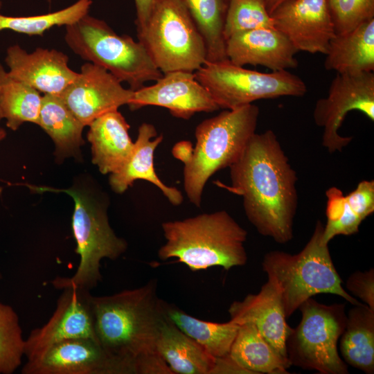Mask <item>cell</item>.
<instances>
[{
    "mask_svg": "<svg viewBox=\"0 0 374 374\" xmlns=\"http://www.w3.org/2000/svg\"><path fill=\"white\" fill-rule=\"evenodd\" d=\"M231 185L242 197L244 213L258 232L279 244L293 238L298 196L297 176L275 133H255L231 165Z\"/></svg>",
    "mask_w": 374,
    "mask_h": 374,
    "instance_id": "6da1fadb",
    "label": "cell"
},
{
    "mask_svg": "<svg viewBox=\"0 0 374 374\" xmlns=\"http://www.w3.org/2000/svg\"><path fill=\"white\" fill-rule=\"evenodd\" d=\"M96 337L128 373H172L157 351L165 318L154 282L109 296H92Z\"/></svg>",
    "mask_w": 374,
    "mask_h": 374,
    "instance_id": "7a4b0ae2",
    "label": "cell"
},
{
    "mask_svg": "<svg viewBox=\"0 0 374 374\" xmlns=\"http://www.w3.org/2000/svg\"><path fill=\"white\" fill-rule=\"evenodd\" d=\"M259 112L253 104L225 109L197 125L193 148L188 141L175 144L172 154L184 163V188L193 204L200 207L208 180L240 157L256 133Z\"/></svg>",
    "mask_w": 374,
    "mask_h": 374,
    "instance_id": "3957f363",
    "label": "cell"
},
{
    "mask_svg": "<svg viewBox=\"0 0 374 374\" xmlns=\"http://www.w3.org/2000/svg\"><path fill=\"white\" fill-rule=\"evenodd\" d=\"M166 243L158 256L177 258L192 271L222 267L226 270L247 261V232L226 211L202 213L161 225Z\"/></svg>",
    "mask_w": 374,
    "mask_h": 374,
    "instance_id": "277c9868",
    "label": "cell"
},
{
    "mask_svg": "<svg viewBox=\"0 0 374 374\" xmlns=\"http://www.w3.org/2000/svg\"><path fill=\"white\" fill-rule=\"evenodd\" d=\"M323 230L318 220L310 239L298 253L271 251L264 256L262 269L280 292L286 318L319 294H335L353 305L361 304L343 287L328 243L323 240Z\"/></svg>",
    "mask_w": 374,
    "mask_h": 374,
    "instance_id": "5b68a950",
    "label": "cell"
},
{
    "mask_svg": "<svg viewBox=\"0 0 374 374\" xmlns=\"http://www.w3.org/2000/svg\"><path fill=\"white\" fill-rule=\"evenodd\" d=\"M65 29L64 41L75 54L105 69L132 91L163 74L140 41L117 34L102 19L87 14Z\"/></svg>",
    "mask_w": 374,
    "mask_h": 374,
    "instance_id": "8992f818",
    "label": "cell"
},
{
    "mask_svg": "<svg viewBox=\"0 0 374 374\" xmlns=\"http://www.w3.org/2000/svg\"><path fill=\"white\" fill-rule=\"evenodd\" d=\"M38 192L65 193L74 201L72 231L76 242L75 253L79 265L71 277H57L53 285L59 290L73 285L91 290L101 280L100 261L115 260L127 249L126 241L118 237L112 229L105 202L76 188L57 189L51 187H32Z\"/></svg>",
    "mask_w": 374,
    "mask_h": 374,
    "instance_id": "52a82bcc",
    "label": "cell"
},
{
    "mask_svg": "<svg viewBox=\"0 0 374 374\" xmlns=\"http://www.w3.org/2000/svg\"><path fill=\"white\" fill-rule=\"evenodd\" d=\"M136 34L163 73L194 72L206 62L204 40L181 0H158Z\"/></svg>",
    "mask_w": 374,
    "mask_h": 374,
    "instance_id": "ba28073f",
    "label": "cell"
},
{
    "mask_svg": "<svg viewBox=\"0 0 374 374\" xmlns=\"http://www.w3.org/2000/svg\"><path fill=\"white\" fill-rule=\"evenodd\" d=\"M299 324L291 327L286 339L291 364L321 374H347V364L338 353V341L347 321L343 303L325 305L311 298L299 308Z\"/></svg>",
    "mask_w": 374,
    "mask_h": 374,
    "instance_id": "9c48e42d",
    "label": "cell"
},
{
    "mask_svg": "<svg viewBox=\"0 0 374 374\" xmlns=\"http://www.w3.org/2000/svg\"><path fill=\"white\" fill-rule=\"evenodd\" d=\"M220 109H235L261 99L300 97L307 87L287 70L263 73L233 64L229 60L206 62L195 72Z\"/></svg>",
    "mask_w": 374,
    "mask_h": 374,
    "instance_id": "30bf717a",
    "label": "cell"
},
{
    "mask_svg": "<svg viewBox=\"0 0 374 374\" xmlns=\"http://www.w3.org/2000/svg\"><path fill=\"white\" fill-rule=\"evenodd\" d=\"M353 110L374 121L373 72L337 73L328 95L317 101L314 121L323 129L321 143L330 153L341 152L351 142L353 137L340 135L339 130L346 114Z\"/></svg>",
    "mask_w": 374,
    "mask_h": 374,
    "instance_id": "8fae6325",
    "label": "cell"
},
{
    "mask_svg": "<svg viewBox=\"0 0 374 374\" xmlns=\"http://www.w3.org/2000/svg\"><path fill=\"white\" fill-rule=\"evenodd\" d=\"M62 290L51 317L46 324L33 330L25 339L27 360L64 341L82 338L97 341L90 291L73 285Z\"/></svg>",
    "mask_w": 374,
    "mask_h": 374,
    "instance_id": "7c38bea8",
    "label": "cell"
},
{
    "mask_svg": "<svg viewBox=\"0 0 374 374\" xmlns=\"http://www.w3.org/2000/svg\"><path fill=\"white\" fill-rule=\"evenodd\" d=\"M133 94L107 70L87 62L60 96L76 118L89 126L96 118L128 105Z\"/></svg>",
    "mask_w": 374,
    "mask_h": 374,
    "instance_id": "4fadbf2b",
    "label": "cell"
},
{
    "mask_svg": "<svg viewBox=\"0 0 374 374\" xmlns=\"http://www.w3.org/2000/svg\"><path fill=\"white\" fill-rule=\"evenodd\" d=\"M154 82L152 85L134 91L127 105L131 110L145 106H159L168 109L174 117L188 120L196 113L220 109L193 72L170 71L163 73Z\"/></svg>",
    "mask_w": 374,
    "mask_h": 374,
    "instance_id": "5bb4252c",
    "label": "cell"
},
{
    "mask_svg": "<svg viewBox=\"0 0 374 374\" xmlns=\"http://www.w3.org/2000/svg\"><path fill=\"white\" fill-rule=\"evenodd\" d=\"M22 374H127L125 367L112 357L93 339L82 338L56 344L28 359Z\"/></svg>",
    "mask_w": 374,
    "mask_h": 374,
    "instance_id": "9a60e30c",
    "label": "cell"
},
{
    "mask_svg": "<svg viewBox=\"0 0 374 374\" xmlns=\"http://www.w3.org/2000/svg\"><path fill=\"white\" fill-rule=\"evenodd\" d=\"M271 17L298 51L325 55L336 34L328 0H288Z\"/></svg>",
    "mask_w": 374,
    "mask_h": 374,
    "instance_id": "2e32d148",
    "label": "cell"
},
{
    "mask_svg": "<svg viewBox=\"0 0 374 374\" xmlns=\"http://www.w3.org/2000/svg\"><path fill=\"white\" fill-rule=\"evenodd\" d=\"M8 77L21 81L41 93L60 96L78 75L69 66L62 51L38 47L28 53L18 44L6 50Z\"/></svg>",
    "mask_w": 374,
    "mask_h": 374,
    "instance_id": "e0dca14e",
    "label": "cell"
},
{
    "mask_svg": "<svg viewBox=\"0 0 374 374\" xmlns=\"http://www.w3.org/2000/svg\"><path fill=\"white\" fill-rule=\"evenodd\" d=\"M298 51L275 28H261L236 33L226 40L228 60L234 64L260 65L272 71L298 66Z\"/></svg>",
    "mask_w": 374,
    "mask_h": 374,
    "instance_id": "ac0fdd59",
    "label": "cell"
},
{
    "mask_svg": "<svg viewBox=\"0 0 374 374\" xmlns=\"http://www.w3.org/2000/svg\"><path fill=\"white\" fill-rule=\"evenodd\" d=\"M228 312L231 320L239 325L253 323L274 350L289 361L285 343L291 327L286 322L280 292L271 282L267 280L258 293L234 301Z\"/></svg>",
    "mask_w": 374,
    "mask_h": 374,
    "instance_id": "d6986e66",
    "label": "cell"
},
{
    "mask_svg": "<svg viewBox=\"0 0 374 374\" xmlns=\"http://www.w3.org/2000/svg\"><path fill=\"white\" fill-rule=\"evenodd\" d=\"M163 139V135L158 136L152 124L143 123L139 126L134 148L129 159L120 170L110 174L109 183L115 193L121 194L136 180L143 179L160 189L171 204L179 206L183 203L184 197L181 191L163 183L155 172L154 151Z\"/></svg>",
    "mask_w": 374,
    "mask_h": 374,
    "instance_id": "ffe728a7",
    "label": "cell"
},
{
    "mask_svg": "<svg viewBox=\"0 0 374 374\" xmlns=\"http://www.w3.org/2000/svg\"><path fill=\"white\" fill-rule=\"evenodd\" d=\"M89 127L93 163L104 175L120 170L134 148L125 117L118 109L114 110L96 118Z\"/></svg>",
    "mask_w": 374,
    "mask_h": 374,
    "instance_id": "44dd1931",
    "label": "cell"
},
{
    "mask_svg": "<svg viewBox=\"0 0 374 374\" xmlns=\"http://www.w3.org/2000/svg\"><path fill=\"white\" fill-rule=\"evenodd\" d=\"M157 351L172 373L211 374L216 359L179 330L166 315L157 341Z\"/></svg>",
    "mask_w": 374,
    "mask_h": 374,
    "instance_id": "7402d4cb",
    "label": "cell"
},
{
    "mask_svg": "<svg viewBox=\"0 0 374 374\" xmlns=\"http://www.w3.org/2000/svg\"><path fill=\"white\" fill-rule=\"evenodd\" d=\"M325 69L338 73L373 72L374 70V18L354 29L335 34L330 40Z\"/></svg>",
    "mask_w": 374,
    "mask_h": 374,
    "instance_id": "603a6c76",
    "label": "cell"
},
{
    "mask_svg": "<svg viewBox=\"0 0 374 374\" xmlns=\"http://www.w3.org/2000/svg\"><path fill=\"white\" fill-rule=\"evenodd\" d=\"M38 125L51 138L57 159L78 157L84 144L85 127L67 107L61 96L44 94Z\"/></svg>",
    "mask_w": 374,
    "mask_h": 374,
    "instance_id": "cb8c5ba5",
    "label": "cell"
},
{
    "mask_svg": "<svg viewBox=\"0 0 374 374\" xmlns=\"http://www.w3.org/2000/svg\"><path fill=\"white\" fill-rule=\"evenodd\" d=\"M229 355L247 373L287 374L291 366L251 323L239 325Z\"/></svg>",
    "mask_w": 374,
    "mask_h": 374,
    "instance_id": "d4e9b609",
    "label": "cell"
},
{
    "mask_svg": "<svg viewBox=\"0 0 374 374\" xmlns=\"http://www.w3.org/2000/svg\"><path fill=\"white\" fill-rule=\"evenodd\" d=\"M344 361L367 374L374 373V310L366 304L355 305L348 312L340 337Z\"/></svg>",
    "mask_w": 374,
    "mask_h": 374,
    "instance_id": "484cf974",
    "label": "cell"
},
{
    "mask_svg": "<svg viewBox=\"0 0 374 374\" xmlns=\"http://www.w3.org/2000/svg\"><path fill=\"white\" fill-rule=\"evenodd\" d=\"M166 317L183 332L202 346L212 357L229 355L239 324L232 320L215 323L195 318L176 307L164 303Z\"/></svg>",
    "mask_w": 374,
    "mask_h": 374,
    "instance_id": "4316f807",
    "label": "cell"
},
{
    "mask_svg": "<svg viewBox=\"0 0 374 374\" xmlns=\"http://www.w3.org/2000/svg\"><path fill=\"white\" fill-rule=\"evenodd\" d=\"M230 1L181 0L204 40L206 62L228 60L224 26Z\"/></svg>",
    "mask_w": 374,
    "mask_h": 374,
    "instance_id": "83f0119b",
    "label": "cell"
},
{
    "mask_svg": "<svg viewBox=\"0 0 374 374\" xmlns=\"http://www.w3.org/2000/svg\"><path fill=\"white\" fill-rule=\"evenodd\" d=\"M42 96L35 89L7 75L0 93V114L6 126L15 131L24 123L38 125Z\"/></svg>",
    "mask_w": 374,
    "mask_h": 374,
    "instance_id": "f1b7e54d",
    "label": "cell"
},
{
    "mask_svg": "<svg viewBox=\"0 0 374 374\" xmlns=\"http://www.w3.org/2000/svg\"><path fill=\"white\" fill-rule=\"evenodd\" d=\"M92 0H78L60 10L46 14L12 17L0 13V32L5 30L33 35L43 34L55 26L71 25L89 14Z\"/></svg>",
    "mask_w": 374,
    "mask_h": 374,
    "instance_id": "f546056e",
    "label": "cell"
},
{
    "mask_svg": "<svg viewBox=\"0 0 374 374\" xmlns=\"http://www.w3.org/2000/svg\"><path fill=\"white\" fill-rule=\"evenodd\" d=\"M24 344L18 315L0 303V374H11L21 366Z\"/></svg>",
    "mask_w": 374,
    "mask_h": 374,
    "instance_id": "4dcf8cb0",
    "label": "cell"
},
{
    "mask_svg": "<svg viewBox=\"0 0 374 374\" xmlns=\"http://www.w3.org/2000/svg\"><path fill=\"white\" fill-rule=\"evenodd\" d=\"M261 28H274L263 0L230 1L224 26L225 42L236 33Z\"/></svg>",
    "mask_w": 374,
    "mask_h": 374,
    "instance_id": "1f68e13d",
    "label": "cell"
},
{
    "mask_svg": "<svg viewBox=\"0 0 374 374\" xmlns=\"http://www.w3.org/2000/svg\"><path fill=\"white\" fill-rule=\"evenodd\" d=\"M326 195L327 222L324 226L323 240L328 243L337 235L357 233L363 220L351 209L341 190L331 187Z\"/></svg>",
    "mask_w": 374,
    "mask_h": 374,
    "instance_id": "d6a6232c",
    "label": "cell"
},
{
    "mask_svg": "<svg viewBox=\"0 0 374 374\" xmlns=\"http://www.w3.org/2000/svg\"><path fill=\"white\" fill-rule=\"evenodd\" d=\"M328 3L336 34L374 18V0H328Z\"/></svg>",
    "mask_w": 374,
    "mask_h": 374,
    "instance_id": "836d02e7",
    "label": "cell"
},
{
    "mask_svg": "<svg viewBox=\"0 0 374 374\" xmlns=\"http://www.w3.org/2000/svg\"><path fill=\"white\" fill-rule=\"evenodd\" d=\"M345 198L351 209L364 220L374 211L373 180L360 181Z\"/></svg>",
    "mask_w": 374,
    "mask_h": 374,
    "instance_id": "e575fe53",
    "label": "cell"
},
{
    "mask_svg": "<svg viewBox=\"0 0 374 374\" xmlns=\"http://www.w3.org/2000/svg\"><path fill=\"white\" fill-rule=\"evenodd\" d=\"M349 292L360 299L374 310V270L355 271L350 275L346 283Z\"/></svg>",
    "mask_w": 374,
    "mask_h": 374,
    "instance_id": "d590c367",
    "label": "cell"
},
{
    "mask_svg": "<svg viewBox=\"0 0 374 374\" xmlns=\"http://www.w3.org/2000/svg\"><path fill=\"white\" fill-rule=\"evenodd\" d=\"M157 1L158 0H134L136 32L144 27Z\"/></svg>",
    "mask_w": 374,
    "mask_h": 374,
    "instance_id": "8d00e7d4",
    "label": "cell"
},
{
    "mask_svg": "<svg viewBox=\"0 0 374 374\" xmlns=\"http://www.w3.org/2000/svg\"><path fill=\"white\" fill-rule=\"evenodd\" d=\"M288 0H263L268 12L271 15L280 4Z\"/></svg>",
    "mask_w": 374,
    "mask_h": 374,
    "instance_id": "74e56055",
    "label": "cell"
},
{
    "mask_svg": "<svg viewBox=\"0 0 374 374\" xmlns=\"http://www.w3.org/2000/svg\"><path fill=\"white\" fill-rule=\"evenodd\" d=\"M7 77V71L4 69L3 66L0 63V93L1 89L2 87V85ZM2 118L0 114V121H1Z\"/></svg>",
    "mask_w": 374,
    "mask_h": 374,
    "instance_id": "f35d334b",
    "label": "cell"
},
{
    "mask_svg": "<svg viewBox=\"0 0 374 374\" xmlns=\"http://www.w3.org/2000/svg\"><path fill=\"white\" fill-rule=\"evenodd\" d=\"M6 136V131L0 127V141H2Z\"/></svg>",
    "mask_w": 374,
    "mask_h": 374,
    "instance_id": "ab89813d",
    "label": "cell"
},
{
    "mask_svg": "<svg viewBox=\"0 0 374 374\" xmlns=\"http://www.w3.org/2000/svg\"><path fill=\"white\" fill-rule=\"evenodd\" d=\"M1 6H2V2H1V1L0 0V9H1Z\"/></svg>",
    "mask_w": 374,
    "mask_h": 374,
    "instance_id": "60d3db41",
    "label": "cell"
},
{
    "mask_svg": "<svg viewBox=\"0 0 374 374\" xmlns=\"http://www.w3.org/2000/svg\"><path fill=\"white\" fill-rule=\"evenodd\" d=\"M52 0H48V3H50L51 2Z\"/></svg>",
    "mask_w": 374,
    "mask_h": 374,
    "instance_id": "b9f144b4",
    "label": "cell"
},
{
    "mask_svg": "<svg viewBox=\"0 0 374 374\" xmlns=\"http://www.w3.org/2000/svg\"><path fill=\"white\" fill-rule=\"evenodd\" d=\"M1 278H2V276H1V273H0V279H1Z\"/></svg>",
    "mask_w": 374,
    "mask_h": 374,
    "instance_id": "7bdbcfd3",
    "label": "cell"
}]
</instances>
